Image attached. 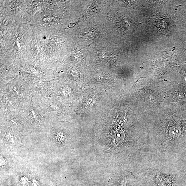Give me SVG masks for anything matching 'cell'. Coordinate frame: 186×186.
<instances>
[{
	"instance_id": "cell-1",
	"label": "cell",
	"mask_w": 186,
	"mask_h": 186,
	"mask_svg": "<svg viewBox=\"0 0 186 186\" xmlns=\"http://www.w3.org/2000/svg\"><path fill=\"white\" fill-rule=\"evenodd\" d=\"M171 130V133L169 134L171 137L175 138L179 136L181 132V129L179 126H175Z\"/></svg>"
}]
</instances>
